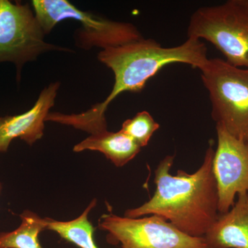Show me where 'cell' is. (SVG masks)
I'll return each mask as SVG.
<instances>
[{"label":"cell","mask_w":248,"mask_h":248,"mask_svg":"<svg viewBox=\"0 0 248 248\" xmlns=\"http://www.w3.org/2000/svg\"><path fill=\"white\" fill-rule=\"evenodd\" d=\"M187 37L215 46L233 66L248 68V0L203 6L192 14Z\"/></svg>","instance_id":"obj_3"},{"label":"cell","mask_w":248,"mask_h":248,"mask_svg":"<svg viewBox=\"0 0 248 248\" xmlns=\"http://www.w3.org/2000/svg\"><path fill=\"white\" fill-rule=\"evenodd\" d=\"M200 71L213 120L232 136L248 143V68L213 58Z\"/></svg>","instance_id":"obj_4"},{"label":"cell","mask_w":248,"mask_h":248,"mask_svg":"<svg viewBox=\"0 0 248 248\" xmlns=\"http://www.w3.org/2000/svg\"><path fill=\"white\" fill-rule=\"evenodd\" d=\"M46 34L29 4L0 0V63L16 65L17 79L26 63L50 50L70 51L47 43Z\"/></svg>","instance_id":"obj_6"},{"label":"cell","mask_w":248,"mask_h":248,"mask_svg":"<svg viewBox=\"0 0 248 248\" xmlns=\"http://www.w3.org/2000/svg\"><path fill=\"white\" fill-rule=\"evenodd\" d=\"M96 205L97 200L94 199L79 217L71 221H57L46 217V230L55 232L78 248H99L94 239V227L89 219V214Z\"/></svg>","instance_id":"obj_12"},{"label":"cell","mask_w":248,"mask_h":248,"mask_svg":"<svg viewBox=\"0 0 248 248\" xmlns=\"http://www.w3.org/2000/svg\"><path fill=\"white\" fill-rule=\"evenodd\" d=\"M207 50L202 40L188 37L174 47H164L155 40L143 38L101 50L98 60L113 72V87L104 102L94 104L86 112L71 114L70 124L90 134L107 130L106 112L120 94L140 92L147 81L167 65L184 63L202 69L209 60Z\"/></svg>","instance_id":"obj_1"},{"label":"cell","mask_w":248,"mask_h":248,"mask_svg":"<svg viewBox=\"0 0 248 248\" xmlns=\"http://www.w3.org/2000/svg\"><path fill=\"white\" fill-rule=\"evenodd\" d=\"M159 127V124L154 120L151 113L144 110L138 112L133 118L125 120L120 130L143 148L148 144Z\"/></svg>","instance_id":"obj_14"},{"label":"cell","mask_w":248,"mask_h":248,"mask_svg":"<svg viewBox=\"0 0 248 248\" xmlns=\"http://www.w3.org/2000/svg\"><path fill=\"white\" fill-rule=\"evenodd\" d=\"M215 152L210 141L200 169L192 174L178 170L175 176L170 173L174 155L166 156L155 172L154 195L141 206L127 210L124 217L157 215L189 236L204 237L219 216L213 170Z\"/></svg>","instance_id":"obj_2"},{"label":"cell","mask_w":248,"mask_h":248,"mask_svg":"<svg viewBox=\"0 0 248 248\" xmlns=\"http://www.w3.org/2000/svg\"><path fill=\"white\" fill-rule=\"evenodd\" d=\"M133 139L119 130L99 132L90 135L73 148V151L80 153L85 151H97L105 155L117 167H122L130 162L141 151Z\"/></svg>","instance_id":"obj_11"},{"label":"cell","mask_w":248,"mask_h":248,"mask_svg":"<svg viewBox=\"0 0 248 248\" xmlns=\"http://www.w3.org/2000/svg\"><path fill=\"white\" fill-rule=\"evenodd\" d=\"M209 248H248V194L241 193L229 212L219 215L204 236Z\"/></svg>","instance_id":"obj_10"},{"label":"cell","mask_w":248,"mask_h":248,"mask_svg":"<svg viewBox=\"0 0 248 248\" xmlns=\"http://www.w3.org/2000/svg\"><path fill=\"white\" fill-rule=\"evenodd\" d=\"M36 17L45 34L62 21L75 19L81 24L75 34L79 48L104 49L120 46L143 38L133 24L111 20L81 11L67 0H33Z\"/></svg>","instance_id":"obj_5"},{"label":"cell","mask_w":248,"mask_h":248,"mask_svg":"<svg viewBox=\"0 0 248 248\" xmlns=\"http://www.w3.org/2000/svg\"><path fill=\"white\" fill-rule=\"evenodd\" d=\"M98 228L107 232L108 243L122 248H209L205 238L189 236L157 215L129 218L104 214Z\"/></svg>","instance_id":"obj_7"},{"label":"cell","mask_w":248,"mask_h":248,"mask_svg":"<svg viewBox=\"0 0 248 248\" xmlns=\"http://www.w3.org/2000/svg\"><path fill=\"white\" fill-rule=\"evenodd\" d=\"M20 218V225L16 230L0 232V248H43L39 236L46 230V218L24 210Z\"/></svg>","instance_id":"obj_13"},{"label":"cell","mask_w":248,"mask_h":248,"mask_svg":"<svg viewBox=\"0 0 248 248\" xmlns=\"http://www.w3.org/2000/svg\"><path fill=\"white\" fill-rule=\"evenodd\" d=\"M1 190H2V185H1V183H0V194H1Z\"/></svg>","instance_id":"obj_15"},{"label":"cell","mask_w":248,"mask_h":248,"mask_svg":"<svg viewBox=\"0 0 248 248\" xmlns=\"http://www.w3.org/2000/svg\"><path fill=\"white\" fill-rule=\"evenodd\" d=\"M60 87V83L57 81L45 88L27 112L0 117V153L7 151L14 139H21L31 146L43 137L46 119L55 105Z\"/></svg>","instance_id":"obj_9"},{"label":"cell","mask_w":248,"mask_h":248,"mask_svg":"<svg viewBox=\"0 0 248 248\" xmlns=\"http://www.w3.org/2000/svg\"><path fill=\"white\" fill-rule=\"evenodd\" d=\"M217 147L213 170L218 192L219 215L229 212L235 197L248 194V143L235 138L216 125Z\"/></svg>","instance_id":"obj_8"}]
</instances>
